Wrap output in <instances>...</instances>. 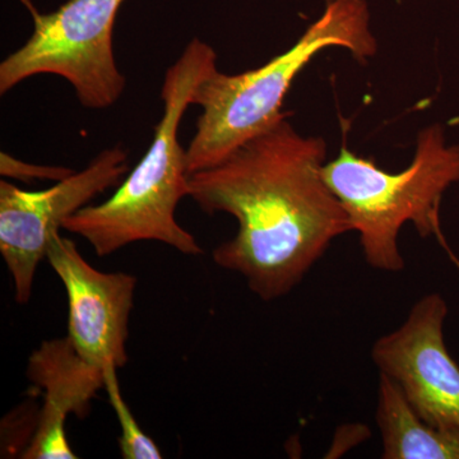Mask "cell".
I'll return each instance as SVG.
<instances>
[{
    "mask_svg": "<svg viewBox=\"0 0 459 459\" xmlns=\"http://www.w3.org/2000/svg\"><path fill=\"white\" fill-rule=\"evenodd\" d=\"M325 160V141L296 131L287 115L220 164L189 175V197L202 211L238 221L213 262L243 276L263 301L290 294L352 231L323 175Z\"/></svg>",
    "mask_w": 459,
    "mask_h": 459,
    "instance_id": "1",
    "label": "cell"
},
{
    "mask_svg": "<svg viewBox=\"0 0 459 459\" xmlns=\"http://www.w3.org/2000/svg\"><path fill=\"white\" fill-rule=\"evenodd\" d=\"M216 51L195 39L166 71L161 89L164 111L152 143L108 201L86 205L63 229L89 241L99 256L113 255L137 241H159L186 255L204 253L195 238L175 217L181 199L189 197L186 150L179 129L195 91L216 65Z\"/></svg>",
    "mask_w": 459,
    "mask_h": 459,
    "instance_id": "2",
    "label": "cell"
},
{
    "mask_svg": "<svg viewBox=\"0 0 459 459\" xmlns=\"http://www.w3.org/2000/svg\"><path fill=\"white\" fill-rule=\"evenodd\" d=\"M328 48L349 50L360 63L376 56L377 41L365 0H325L318 20L290 49L252 71L226 74L214 69L207 75L193 100L202 114L186 148L188 174L220 164L287 117L283 101L295 78Z\"/></svg>",
    "mask_w": 459,
    "mask_h": 459,
    "instance_id": "3",
    "label": "cell"
},
{
    "mask_svg": "<svg viewBox=\"0 0 459 459\" xmlns=\"http://www.w3.org/2000/svg\"><path fill=\"white\" fill-rule=\"evenodd\" d=\"M323 175L360 238L365 261L374 270L395 273L404 268L398 247L404 223H412L420 237L442 238L440 204L444 193L459 183V144L449 143L440 124H431L419 133L415 155L404 170H382L373 160L342 147Z\"/></svg>",
    "mask_w": 459,
    "mask_h": 459,
    "instance_id": "4",
    "label": "cell"
},
{
    "mask_svg": "<svg viewBox=\"0 0 459 459\" xmlns=\"http://www.w3.org/2000/svg\"><path fill=\"white\" fill-rule=\"evenodd\" d=\"M123 3L68 0L51 13L35 12L31 38L0 65V93L33 75L54 74L68 81L82 107H113L126 83L113 50L114 23Z\"/></svg>",
    "mask_w": 459,
    "mask_h": 459,
    "instance_id": "5",
    "label": "cell"
},
{
    "mask_svg": "<svg viewBox=\"0 0 459 459\" xmlns=\"http://www.w3.org/2000/svg\"><path fill=\"white\" fill-rule=\"evenodd\" d=\"M128 172V152L117 144L47 190L27 192L0 181V253L13 280L18 304H27L31 298L36 271L47 256L51 235L93 198L119 186Z\"/></svg>",
    "mask_w": 459,
    "mask_h": 459,
    "instance_id": "6",
    "label": "cell"
},
{
    "mask_svg": "<svg viewBox=\"0 0 459 459\" xmlns=\"http://www.w3.org/2000/svg\"><path fill=\"white\" fill-rule=\"evenodd\" d=\"M446 316L442 295H425L401 327L374 342L371 359L422 419L459 431V365L444 341Z\"/></svg>",
    "mask_w": 459,
    "mask_h": 459,
    "instance_id": "7",
    "label": "cell"
},
{
    "mask_svg": "<svg viewBox=\"0 0 459 459\" xmlns=\"http://www.w3.org/2000/svg\"><path fill=\"white\" fill-rule=\"evenodd\" d=\"M68 296V334L75 351L104 369L128 362L126 342L137 279L124 272L96 270L77 246L59 231L51 235L47 256Z\"/></svg>",
    "mask_w": 459,
    "mask_h": 459,
    "instance_id": "8",
    "label": "cell"
},
{
    "mask_svg": "<svg viewBox=\"0 0 459 459\" xmlns=\"http://www.w3.org/2000/svg\"><path fill=\"white\" fill-rule=\"evenodd\" d=\"M27 377L42 394L39 422L23 459H75L65 422L69 415L86 418L91 401L105 386L102 368L81 358L68 337L44 341L30 356Z\"/></svg>",
    "mask_w": 459,
    "mask_h": 459,
    "instance_id": "9",
    "label": "cell"
},
{
    "mask_svg": "<svg viewBox=\"0 0 459 459\" xmlns=\"http://www.w3.org/2000/svg\"><path fill=\"white\" fill-rule=\"evenodd\" d=\"M376 419L382 458L459 459V431L422 419L400 386L385 374H379Z\"/></svg>",
    "mask_w": 459,
    "mask_h": 459,
    "instance_id": "10",
    "label": "cell"
},
{
    "mask_svg": "<svg viewBox=\"0 0 459 459\" xmlns=\"http://www.w3.org/2000/svg\"><path fill=\"white\" fill-rule=\"evenodd\" d=\"M117 369L119 368L115 364H108L104 368V388L107 389L108 402L113 407L122 431L117 439L120 455L124 459H161L162 453L159 446L150 435L142 430L128 403L124 400L117 379Z\"/></svg>",
    "mask_w": 459,
    "mask_h": 459,
    "instance_id": "11",
    "label": "cell"
},
{
    "mask_svg": "<svg viewBox=\"0 0 459 459\" xmlns=\"http://www.w3.org/2000/svg\"><path fill=\"white\" fill-rule=\"evenodd\" d=\"M72 169L65 166H44L33 165L9 153H0V174L2 177L12 178V179L27 181L33 180H53L60 181L74 174Z\"/></svg>",
    "mask_w": 459,
    "mask_h": 459,
    "instance_id": "12",
    "label": "cell"
}]
</instances>
